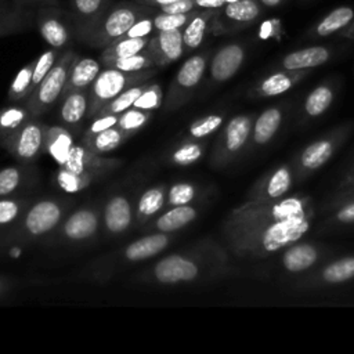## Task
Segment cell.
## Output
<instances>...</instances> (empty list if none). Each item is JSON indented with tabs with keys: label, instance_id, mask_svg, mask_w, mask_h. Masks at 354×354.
I'll use <instances>...</instances> for the list:
<instances>
[{
	"label": "cell",
	"instance_id": "cell-1",
	"mask_svg": "<svg viewBox=\"0 0 354 354\" xmlns=\"http://www.w3.org/2000/svg\"><path fill=\"white\" fill-rule=\"evenodd\" d=\"M314 221L315 206L307 195L275 201L248 199L228 213L221 235L232 257L264 261L303 239Z\"/></svg>",
	"mask_w": 354,
	"mask_h": 354
},
{
	"label": "cell",
	"instance_id": "cell-2",
	"mask_svg": "<svg viewBox=\"0 0 354 354\" xmlns=\"http://www.w3.org/2000/svg\"><path fill=\"white\" fill-rule=\"evenodd\" d=\"M231 257L224 243L205 238L192 246L160 257L152 267L144 270L138 279L171 286L223 279L239 274Z\"/></svg>",
	"mask_w": 354,
	"mask_h": 354
},
{
	"label": "cell",
	"instance_id": "cell-3",
	"mask_svg": "<svg viewBox=\"0 0 354 354\" xmlns=\"http://www.w3.org/2000/svg\"><path fill=\"white\" fill-rule=\"evenodd\" d=\"M156 73V69H147L141 72H123L116 68L105 66L100 71L98 76L88 88V112L87 118L93 119L100 109L112 101L126 88L149 82Z\"/></svg>",
	"mask_w": 354,
	"mask_h": 354
},
{
	"label": "cell",
	"instance_id": "cell-4",
	"mask_svg": "<svg viewBox=\"0 0 354 354\" xmlns=\"http://www.w3.org/2000/svg\"><path fill=\"white\" fill-rule=\"evenodd\" d=\"M76 58L77 55L71 50L59 54L50 72L26 100L25 105L30 109L33 118H39L46 113L59 100V97H62L71 68Z\"/></svg>",
	"mask_w": 354,
	"mask_h": 354
},
{
	"label": "cell",
	"instance_id": "cell-5",
	"mask_svg": "<svg viewBox=\"0 0 354 354\" xmlns=\"http://www.w3.org/2000/svg\"><path fill=\"white\" fill-rule=\"evenodd\" d=\"M145 15L138 4L118 3L109 7L97 25L83 39L90 46L105 48L108 44L123 37L133 24Z\"/></svg>",
	"mask_w": 354,
	"mask_h": 354
},
{
	"label": "cell",
	"instance_id": "cell-6",
	"mask_svg": "<svg viewBox=\"0 0 354 354\" xmlns=\"http://www.w3.org/2000/svg\"><path fill=\"white\" fill-rule=\"evenodd\" d=\"M210 53H198L188 57L174 75L169 91L163 100L162 108L166 112H174L184 105L201 84L207 71Z\"/></svg>",
	"mask_w": 354,
	"mask_h": 354
},
{
	"label": "cell",
	"instance_id": "cell-7",
	"mask_svg": "<svg viewBox=\"0 0 354 354\" xmlns=\"http://www.w3.org/2000/svg\"><path fill=\"white\" fill-rule=\"evenodd\" d=\"M252 129V115H235L225 122L213 148L210 165L214 167H224L234 162L250 142Z\"/></svg>",
	"mask_w": 354,
	"mask_h": 354
},
{
	"label": "cell",
	"instance_id": "cell-8",
	"mask_svg": "<svg viewBox=\"0 0 354 354\" xmlns=\"http://www.w3.org/2000/svg\"><path fill=\"white\" fill-rule=\"evenodd\" d=\"M66 203L44 198L32 203L22 217V234L29 238H40L55 231L66 213Z\"/></svg>",
	"mask_w": 354,
	"mask_h": 354
},
{
	"label": "cell",
	"instance_id": "cell-9",
	"mask_svg": "<svg viewBox=\"0 0 354 354\" xmlns=\"http://www.w3.org/2000/svg\"><path fill=\"white\" fill-rule=\"evenodd\" d=\"M259 0H234L216 10L210 24L213 35L235 33L250 26L261 14Z\"/></svg>",
	"mask_w": 354,
	"mask_h": 354
},
{
	"label": "cell",
	"instance_id": "cell-10",
	"mask_svg": "<svg viewBox=\"0 0 354 354\" xmlns=\"http://www.w3.org/2000/svg\"><path fill=\"white\" fill-rule=\"evenodd\" d=\"M354 279V254L335 259L319 268H314L295 283L296 289H319L346 283Z\"/></svg>",
	"mask_w": 354,
	"mask_h": 354
},
{
	"label": "cell",
	"instance_id": "cell-11",
	"mask_svg": "<svg viewBox=\"0 0 354 354\" xmlns=\"http://www.w3.org/2000/svg\"><path fill=\"white\" fill-rule=\"evenodd\" d=\"M101 210L97 206H83L69 213L57 228L61 241L77 243L91 239L100 228Z\"/></svg>",
	"mask_w": 354,
	"mask_h": 354
},
{
	"label": "cell",
	"instance_id": "cell-12",
	"mask_svg": "<svg viewBox=\"0 0 354 354\" xmlns=\"http://www.w3.org/2000/svg\"><path fill=\"white\" fill-rule=\"evenodd\" d=\"M46 129L47 126L39 118H32L4 140L6 148L19 160H32L44 151Z\"/></svg>",
	"mask_w": 354,
	"mask_h": 354
},
{
	"label": "cell",
	"instance_id": "cell-13",
	"mask_svg": "<svg viewBox=\"0 0 354 354\" xmlns=\"http://www.w3.org/2000/svg\"><path fill=\"white\" fill-rule=\"evenodd\" d=\"M136 223L134 203L129 194L115 192L101 210V224L108 236H120Z\"/></svg>",
	"mask_w": 354,
	"mask_h": 354
},
{
	"label": "cell",
	"instance_id": "cell-14",
	"mask_svg": "<svg viewBox=\"0 0 354 354\" xmlns=\"http://www.w3.org/2000/svg\"><path fill=\"white\" fill-rule=\"evenodd\" d=\"M346 136L344 130L329 133L310 142L297 156L295 170L300 176H306L321 169L336 152Z\"/></svg>",
	"mask_w": 354,
	"mask_h": 354
},
{
	"label": "cell",
	"instance_id": "cell-15",
	"mask_svg": "<svg viewBox=\"0 0 354 354\" xmlns=\"http://www.w3.org/2000/svg\"><path fill=\"white\" fill-rule=\"evenodd\" d=\"M120 163L122 162L118 159L105 158L102 155L94 153L82 142L73 145L66 162L64 163V167L76 174L98 178L119 167Z\"/></svg>",
	"mask_w": 354,
	"mask_h": 354
},
{
	"label": "cell",
	"instance_id": "cell-16",
	"mask_svg": "<svg viewBox=\"0 0 354 354\" xmlns=\"http://www.w3.org/2000/svg\"><path fill=\"white\" fill-rule=\"evenodd\" d=\"M246 58V48L239 41H231L217 48L207 65L209 76L214 83H224L234 77L242 68Z\"/></svg>",
	"mask_w": 354,
	"mask_h": 354
},
{
	"label": "cell",
	"instance_id": "cell-17",
	"mask_svg": "<svg viewBox=\"0 0 354 354\" xmlns=\"http://www.w3.org/2000/svg\"><path fill=\"white\" fill-rule=\"evenodd\" d=\"M293 167L289 163L279 165L254 183L249 199L275 201L288 196L293 185Z\"/></svg>",
	"mask_w": 354,
	"mask_h": 354
},
{
	"label": "cell",
	"instance_id": "cell-18",
	"mask_svg": "<svg viewBox=\"0 0 354 354\" xmlns=\"http://www.w3.org/2000/svg\"><path fill=\"white\" fill-rule=\"evenodd\" d=\"M324 256L325 250L321 245L300 239L281 252V266L293 275L307 274L317 267Z\"/></svg>",
	"mask_w": 354,
	"mask_h": 354
},
{
	"label": "cell",
	"instance_id": "cell-19",
	"mask_svg": "<svg viewBox=\"0 0 354 354\" xmlns=\"http://www.w3.org/2000/svg\"><path fill=\"white\" fill-rule=\"evenodd\" d=\"M148 50L151 51L156 66H166L178 61L185 54L183 28L156 32L149 40Z\"/></svg>",
	"mask_w": 354,
	"mask_h": 354
},
{
	"label": "cell",
	"instance_id": "cell-20",
	"mask_svg": "<svg viewBox=\"0 0 354 354\" xmlns=\"http://www.w3.org/2000/svg\"><path fill=\"white\" fill-rule=\"evenodd\" d=\"M170 234L152 231V234H147L131 241L119 252V256L126 263L145 261L162 253L170 245Z\"/></svg>",
	"mask_w": 354,
	"mask_h": 354
},
{
	"label": "cell",
	"instance_id": "cell-21",
	"mask_svg": "<svg viewBox=\"0 0 354 354\" xmlns=\"http://www.w3.org/2000/svg\"><path fill=\"white\" fill-rule=\"evenodd\" d=\"M332 55L333 48L329 46H308L285 54L279 59L278 68L288 71H311L326 64Z\"/></svg>",
	"mask_w": 354,
	"mask_h": 354
},
{
	"label": "cell",
	"instance_id": "cell-22",
	"mask_svg": "<svg viewBox=\"0 0 354 354\" xmlns=\"http://www.w3.org/2000/svg\"><path fill=\"white\" fill-rule=\"evenodd\" d=\"M310 71L278 69L260 79L252 88L256 98H270L292 90L299 82L308 76Z\"/></svg>",
	"mask_w": 354,
	"mask_h": 354
},
{
	"label": "cell",
	"instance_id": "cell-23",
	"mask_svg": "<svg viewBox=\"0 0 354 354\" xmlns=\"http://www.w3.org/2000/svg\"><path fill=\"white\" fill-rule=\"evenodd\" d=\"M199 214V209L194 205H181V206H169L159 214L153 217L151 221V225H148V230L158 231V232H166L173 234L183 228H185L188 224H191Z\"/></svg>",
	"mask_w": 354,
	"mask_h": 354
},
{
	"label": "cell",
	"instance_id": "cell-24",
	"mask_svg": "<svg viewBox=\"0 0 354 354\" xmlns=\"http://www.w3.org/2000/svg\"><path fill=\"white\" fill-rule=\"evenodd\" d=\"M76 33L83 40L109 8V0H69Z\"/></svg>",
	"mask_w": 354,
	"mask_h": 354
},
{
	"label": "cell",
	"instance_id": "cell-25",
	"mask_svg": "<svg viewBox=\"0 0 354 354\" xmlns=\"http://www.w3.org/2000/svg\"><path fill=\"white\" fill-rule=\"evenodd\" d=\"M166 184H156L142 191L134 203L136 223L140 225L147 224L151 218L159 214L166 207Z\"/></svg>",
	"mask_w": 354,
	"mask_h": 354
},
{
	"label": "cell",
	"instance_id": "cell-26",
	"mask_svg": "<svg viewBox=\"0 0 354 354\" xmlns=\"http://www.w3.org/2000/svg\"><path fill=\"white\" fill-rule=\"evenodd\" d=\"M354 19V7L339 6L329 11L324 18H321L314 26L307 32V37L311 40L325 39L339 35L351 21Z\"/></svg>",
	"mask_w": 354,
	"mask_h": 354
},
{
	"label": "cell",
	"instance_id": "cell-27",
	"mask_svg": "<svg viewBox=\"0 0 354 354\" xmlns=\"http://www.w3.org/2000/svg\"><path fill=\"white\" fill-rule=\"evenodd\" d=\"M283 122V109L278 105L266 108L253 120V129L250 136L252 145L264 147L267 145L279 131Z\"/></svg>",
	"mask_w": 354,
	"mask_h": 354
},
{
	"label": "cell",
	"instance_id": "cell-28",
	"mask_svg": "<svg viewBox=\"0 0 354 354\" xmlns=\"http://www.w3.org/2000/svg\"><path fill=\"white\" fill-rule=\"evenodd\" d=\"M35 14L25 6H19L12 0L0 4V37L29 29Z\"/></svg>",
	"mask_w": 354,
	"mask_h": 354
},
{
	"label": "cell",
	"instance_id": "cell-29",
	"mask_svg": "<svg viewBox=\"0 0 354 354\" xmlns=\"http://www.w3.org/2000/svg\"><path fill=\"white\" fill-rule=\"evenodd\" d=\"M37 26L44 41L53 48H64L71 40V33L64 19L47 7L37 14Z\"/></svg>",
	"mask_w": 354,
	"mask_h": 354
},
{
	"label": "cell",
	"instance_id": "cell-30",
	"mask_svg": "<svg viewBox=\"0 0 354 354\" xmlns=\"http://www.w3.org/2000/svg\"><path fill=\"white\" fill-rule=\"evenodd\" d=\"M101 71V64L91 57H77L71 68L62 97L72 91L88 90Z\"/></svg>",
	"mask_w": 354,
	"mask_h": 354
},
{
	"label": "cell",
	"instance_id": "cell-31",
	"mask_svg": "<svg viewBox=\"0 0 354 354\" xmlns=\"http://www.w3.org/2000/svg\"><path fill=\"white\" fill-rule=\"evenodd\" d=\"M75 141L72 133L64 126H47L44 136V151L58 166H64Z\"/></svg>",
	"mask_w": 354,
	"mask_h": 354
},
{
	"label": "cell",
	"instance_id": "cell-32",
	"mask_svg": "<svg viewBox=\"0 0 354 354\" xmlns=\"http://www.w3.org/2000/svg\"><path fill=\"white\" fill-rule=\"evenodd\" d=\"M214 14H216L214 8L198 10L195 15L188 21V24L183 28V40L185 46V53H191L201 47V44L206 37V33L210 30V24Z\"/></svg>",
	"mask_w": 354,
	"mask_h": 354
},
{
	"label": "cell",
	"instance_id": "cell-33",
	"mask_svg": "<svg viewBox=\"0 0 354 354\" xmlns=\"http://www.w3.org/2000/svg\"><path fill=\"white\" fill-rule=\"evenodd\" d=\"M88 112V90L72 91L62 97V104L58 112L59 120L66 126L80 123Z\"/></svg>",
	"mask_w": 354,
	"mask_h": 354
},
{
	"label": "cell",
	"instance_id": "cell-34",
	"mask_svg": "<svg viewBox=\"0 0 354 354\" xmlns=\"http://www.w3.org/2000/svg\"><path fill=\"white\" fill-rule=\"evenodd\" d=\"M127 138L129 137L124 131H122L118 126H113L100 133H94V134L86 133L83 138V144L94 153L105 155L119 148Z\"/></svg>",
	"mask_w": 354,
	"mask_h": 354
},
{
	"label": "cell",
	"instance_id": "cell-35",
	"mask_svg": "<svg viewBox=\"0 0 354 354\" xmlns=\"http://www.w3.org/2000/svg\"><path fill=\"white\" fill-rule=\"evenodd\" d=\"M333 100H335V87L332 86L330 82H325L315 86L304 100V104H303L304 115L311 119L319 118L329 109Z\"/></svg>",
	"mask_w": 354,
	"mask_h": 354
},
{
	"label": "cell",
	"instance_id": "cell-36",
	"mask_svg": "<svg viewBox=\"0 0 354 354\" xmlns=\"http://www.w3.org/2000/svg\"><path fill=\"white\" fill-rule=\"evenodd\" d=\"M151 37H120L108 44L101 53V62L130 57L148 48Z\"/></svg>",
	"mask_w": 354,
	"mask_h": 354
},
{
	"label": "cell",
	"instance_id": "cell-37",
	"mask_svg": "<svg viewBox=\"0 0 354 354\" xmlns=\"http://www.w3.org/2000/svg\"><path fill=\"white\" fill-rule=\"evenodd\" d=\"M205 149L206 145L201 140L187 137L169 152L167 159L174 166L187 167L195 165L203 156Z\"/></svg>",
	"mask_w": 354,
	"mask_h": 354
},
{
	"label": "cell",
	"instance_id": "cell-38",
	"mask_svg": "<svg viewBox=\"0 0 354 354\" xmlns=\"http://www.w3.org/2000/svg\"><path fill=\"white\" fill-rule=\"evenodd\" d=\"M33 118L26 105H12L0 109V136L3 141Z\"/></svg>",
	"mask_w": 354,
	"mask_h": 354
},
{
	"label": "cell",
	"instance_id": "cell-39",
	"mask_svg": "<svg viewBox=\"0 0 354 354\" xmlns=\"http://www.w3.org/2000/svg\"><path fill=\"white\" fill-rule=\"evenodd\" d=\"M149 82L145 83H140V84H134L129 88H126L124 91H122L119 95H116L112 101H109L106 105H104L100 112L95 115H104V113H113V115H120L124 111L130 109L133 106V104L136 102V100L140 97V94L147 88ZM94 116V118H95Z\"/></svg>",
	"mask_w": 354,
	"mask_h": 354
},
{
	"label": "cell",
	"instance_id": "cell-40",
	"mask_svg": "<svg viewBox=\"0 0 354 354\" xmlns=\"http://www.w3.org/2000/svg\"><path fill=\"white\" fill-rule=\"evenodd\" d=\"M35 59L22 66L15 75L10 88H8V100L11 102L26 101L32 94V75H33Z\"/></svg>",
	"mask_w": 354,
	"mask_h": 354
},
{
	"label": "cell",
	"instance_id": "cell-41",
	"mask_svg": "<svg viewBox=\"0 0 354 354\" xmlns=\"http://www.w3.org/2000/svg\"><path fill=\"white\" fill-rule=\"evenodd\" d=\"M102 64H104V66L116 68L123 72H141V71L156 68L155 59L148 48L142 53H138V54H134L130 57H124V58L111 59V61H106Z\"/></svg>",
	"mask_w": 354,
	"mask_h": 354
},
{
	"label": "cell",
	"instance_id": "cell-42",
	"mask_svg": "<svg viewBox=\"0 0 354 354\" xmlns=\"http://www.w3.org/2000/svg\"><path fill=\"white\" fill-rule=\"evenodd\" d=\"M199 195V187L194 183L180 181L167 187L166 207L191 205Z\"/></svg>",
	"mask_w": 354,
	"mask_h": 354
},
{
	"label": "cell",
	"instance_id": "cell-43",
	"mask_svg": "<svg viewBox=\"0 0 354 354\" xmlns=\"http://www.w3.org/2000/svg\"><path fill=\"white\" fill-rule=\"evenodd\" d=\"M55 183L58 185V188L64 192L68 194H76L80 192L83 189H86L87 187L91 185V183L95 180L90 176H82V174H76L71 170H68L64 166H59L57 173H55Z\"/></svg>",
	"mask_w": 354,
	"mask_h": 354
},
{
	"label": "cell",
	"instance_id": "cell-44",
	"mask_svg": "<svg viewBox=\"0 0 354 354\" xmlns=\"http://www.w3.org/2000/svg\"><path fill=\"white\" fill-rule=\"evenodd\" d=\"M224 115L223 113H210L206 116H202L196 120H194L187 131L188 138L194 140H203L213 133H216L220 127H223L224 122Z\"/></svg>",
	"mask_w": 354,
	"mask_h": 354
},
{
	"label": "cell",
	"instance_id": "cell-45",
	"mask_svg": "<svg viewBox=\"0 0 354 354\" xmlns=\"http://www.w3.org/2000/svg\"><path fill=\"white\" fill-rule=\"evenodd\" d=\"M152 112L151 111H144V109H138V108H130L127 111H124L123 113L119 115V120H118V127L124 131L127 134V137L136 134L137 131H140L151 119Z\"/></svg>",
	"mask_w": 354,
	"mask_h": 354
},
{
	"label": "cell",
	"instance_id": "cell-46",
	"mask_svg": "<svg viewBox=\"0 0 354 354\" xmlns=\"http://www.w3.org/2000/svg\"><path fill=\"white\" fill-rule=\"evenodd\" d=\"M163 90L158 83H148L147 88L140 94V97L133 104V108L144 109V111H156L163 105Z\"/></svg>",
	"mask_w": 354,
	"mask_h": 354
},
{
	"label": "cell",
	"instance_id": "cell-47",
	"mask_svg": "<svg viewBox=\"0 0 354 354\" xmlns=\"http://www.w3.org/2000/svg\"><path fill=\"white\" fill-rule=\"evenodd\" d=\"M198 10H194L191 12L185 14H170V12H163L159 11L153 15V26L156 32L160 30H171V29H180L184 28L188 21L195 15Z\"/></svg>",
	"mask_w": 354,
	"mask_h": 354
},
{
	"label": "cell",
	"instance_id": "cell-48",
	"mask_svg": "<svg viewBox=\"0 0 354 354\" xmlns=\"http://www.w3.org/2000/svg\"><path fill=\"white\" fill-rule=\"evenodd\" d=\"M59 57L57 48H48L43 51L36 59L33 65V75H32V93L35 88L40 84V82L46 77V75L50 72L53 65L55 64L57 58Z\"/></svg>",
	"mask_w": 354,
	"mask_h": 354
},
{
	"label": "cell",
	"instance_id": "cell-49",
	"mask_svg": "<svg viewBox=\"0 0 354 354\" xmlns=\"http://www.w3.org/2000/svg\"><path fill=\"white\" fill-rule=\"evenodd\" d=\"M24 178L22 170L17 166L0 169V198H4L18 189Z\"/></svg>",
	"mask_w": 354,
	"mask_h": 354
},
{
	"label": "cell",
	"instance_id": "cell-50",
	"mask_svg": "<svg viewBox=\"0 0 354 354\" xmlns=\"http://www.w3.org/2000/svg\"><path fill=\"white\" fill-rule=\"evenodd\" d=\"M28 206L26 201L21 199H0V227L12 224Z\"/></svg>",
	"mask_w": 354,
	"mask_h": 354
},
{
	"label": "cell",
	"instance_id": "cell-51",
	"mask_svg": "<svg viewBox=\"0 0 354 354\" xmlns=\"http://www.w3.org/2000/svg\"><path fill=\"white\" fill-rule=\"evenodd\" d=\"M336 207L330 212V218L328 223L337 225L354 224V199H344L333 202Z\"/></svg>",
	"mask_w": 354,
	"mask_h": 354
},
{
	"label": "cell",
	"instance_id": "cell-52",
	"mask_svg": "<svg viewBox=\"0 0 354 354\" xmlns=\"http://www.w3.org/2000/svg\"><path fill=\"white\" fill-rule=\"evenodd\" d=\"M153 30V15H144L133 24V26L127 30V33L123 37H152Z\"/></svg>",
	"mask_w": 354,
	"mask_h": 354
},
{
	"label": "cell",
	"instance_id": "cell-53",
	"mask_svg": "<svg viewBox=\"0 0 354 354\" xmlns=\"http://www.w3.org/2000/svg\"><path fill=\"white\" fill-rule=\"evenodd\" d=\"M119 120V115H113V113H104V115H98L95 118H93L91 124L87 129V134H94V133H100L104 131L106 129H111L113 126L118 124Z\"/></svg>",
	"mask_w": 354,
	"mask_h": 354
},
{
	"label": "cell",
	"instance_id": "cell-54",
	"mask_svg": "<svg viewBox=\"0 0 354 354\" xmlns=\"http://www.w3.org/2000/svg\"><path fill=\"white\" fill-rule=\"evenodd\" d=\"M194 10H198L195 0H177L171 4L163 6L159 8V11L170 12V14H185V12H191Z\"/></svg>",
	"mask_w": 354,
	"mask_h": 354
},
{
	"label": "cell",
	"instance_id": "cell-55",
	"mask_svg": "<svg viewBox=\"0 0 354 354\" xmlns=\"http://www.w3.org/2000/svg\"><path fill=\"white\" fill-rule=\"evenodd\" d=\"M196 8L198 10H205V8H220L223 7L225 3L223 0H195Z\"/></svg>",
	"mask_w": 354,
	"mask_h": 354
},
{
	"label": "cell",
	"instance_id": "cell-56",
	"mask_svg": "<svg viewBox=\"0 0 354 354\" xmlns=\"http://www.w3.org/2000/svg\"><path fill=\"white\" fill-rule=\"evenodd\" d=\"M137 3H140V4H142L144 7H155V8H160V7H163V6H167V4H171V3H174V1H177V0H136Z\"/></svg>",
	"mask_w": 354,
	"mask_h": 354
},
{
	"label": "cell",
	"instance_id": "cell-57",
	"mask_svg": "<svg viewBox=\"0 0 354 354\" xmlns=\"http://www.w3.org/2000/svg\"><path fill=\"white\" fill-rule=\"evenodd\" d=\"M14 3H17V4H19V6H25V7H28L29 4H40V6H43V4H55L58 0H12Z\"/></svg>",
	"mask_w": 354,
	"mask_h": 354
},
{
	"label": "cell",
	"instance_id": "cell-58",
	"mask_svg": "<svg viewBox=\"0 0 354 354\" xmlns=\"http://www.w3.org/2000/svg\"><path fill=\"white\" fill-rule=\"evenodd\" d=\"M337 36L343 37L346 40H354V19Z\"/></svg>",
	"mask_w": 354,
	"mask_h": 354
},
{
	"label": "cell",
	"instance_id": "cell-59",
	"mask_svg": "<svg viewBox=\"0 0 354 354\" xmlns=\"http://www.w3.org/2000/svg\"><path fill=\"white\" fill-rule=\"evenodd\" d=\"M344 199H354V185L340 189L337 198L333 202H339V201H344Z\"/></svg>",
	"mask_w": 354,
	"mask_h": 354
},
{
	"label": "cell",
	"instance_id": "cell-60",
	"mask_svg": "<svg viewBox=\"0 0 354 354\" xmlns=\"http://www.w3.org/2000/svg\"><path fill=\"white\" fill-rule=\"evenodd\" d=\"M259 3L266 8H278L285 3V0H259Z\"/></svg>",
	"mask_w": 354,
	"mask_h": 354
},
{
	"label": "cell",
	"instance_id": "cell-61",
	"mask_svg": "<svg viewBox=\"0 0 354 354\" xmlns=\"http://www.w3.org/2000/svg\"><path fill=\"white\" fill-rule=\"evenodd\" d=\"M354 185V167L350 170V173L346 176V178L342 181V188H348V187H353Z\"/></svg>",
	"mask_w": 354,
	"mask_h": 354
},
{
	"label": "cell",
	"instance_id": "cell-62",
	"mask_svg": "<svg viewBox=\"0 0 354 354\" xmlns=\"http://www.w3.org/2000/svg\"><path fill=\"white\" fill-rule=\"evenodd\" d=\"M6 289H7V283H6L3 279H0V295H1L3 292H6Z\"/></svg>",
	"mask_w": 354,
	"mask_h": 354
},
{
	"label": "cell",
	"instance_id": "cell-63",
	"mask_svg": "<svg viewBox=\"0 0 354 354\" xmlns=\"http://www.w3.org/2000/svg\"><path fill=\"white\" fill-rule=\"evenodd\" d=\"M6 1H8V0H0V4H3V3H6Z\"/></svg>",
	"mask_w": 354,
	"mask_h": 354
}]
</instances>
